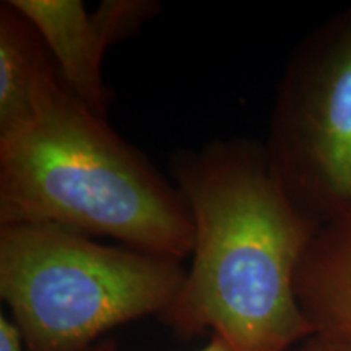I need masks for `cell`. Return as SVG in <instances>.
I'll use <instances>...</instances> for the list:
<instances>
[{"label":"cell","instance_id":"cell-1","mask_svg":"<svg viewBox=\"0 0 351 351\" xmlns=\"http://www.w3.org/2000/svg\"><path fill=\"white\" fill-rule=\"evenodd\" d=\"M169 169L195 238L181 291L158 319L186 339L218 333L232 351H293L313 337L295 276L319 226L276 181L263 143L213 140L176 152Z\"/></svg>","mask_w":351,"mask_h":351},{"label":"cell","instance_id":"cell-2","mask_svg":"<svg viewBox=\"0 0 351 351\" xmlns=\"http://www.w3.org/2000/svg\"><path fill=\"white\" fill-rule=\"evenodd\" d=\"M47 223L182 261L194 219L174 182L99 116L62 77L36 117L0 138V225Z\"/></svg>","mask_w":351,"mask_h":351},{"label":"cell","instance_id":"cell-3","mask_svg":"<svg viewBox=\"0 0 351 351\" xmlns=\"http://www.w3.org/2000/svg\"><path fill=\"white\" fill-rule=\"evenodd\" d=\"M186 275L181 261L56 225H0V296L29 351H85L112 328L158 317Z\"/></svg>","mask_w":351,"mask_h":351},{"label":"cell","instance_id":"cell-4","mask_svg":"<svg viewBox=\"0 0 351 351\" xmlns=\"http://www.w3.org/2000/svg\"><path fill=\"white\" fill-rule=\"evenodd\" d=\"M275 179L319 228L351 215V5L301 39L263 142Z\"/></svg>","mask_w":351,"mask_h":351},{"label":"cell","instance_id":"cell-5","mask_svg":"<svg viewBox=\"0 0 351 351\" xmlns=\"http://www.w3.org/2000/svg\"><path fill=\"white\" fill-rule=\"evenodd\" d=\"M46 43L60 77L85 106L106 117L111 90L103 80V59L121 43L106 12L88 13L80 0H10Z\"/></svg>","mask_w":351,"mask_h":351},{"label":"cell","instance_id":"cell-6","mask_svg":"<svg viewBox=\"0 0 351 351\" xmlns=\"http://www.w3.org/2000/svg\"><path fill=\"white\" fill-rule=\"evenodd\" d=\"M295 293L314 335L351 343V215L315 231L298 265Z\"/></svg>","mask_w":351,"mask_h":351},{"label":"cell","instance_id":"cell-7","mask_svg":"<svg viewBox=\"0 0 351 351\" xmlns=\"http://www.w3.org/2000/svg\"><path fill=\"white\" fill-rule=\"evenodd\" d=\"M59 69L32 21L10 0L0 3V138L32 124Z\"/></svg>","mask_w":351,"mask_h":351},{"label":"cell","instance_id":"cell-8","mask_svg":"<svg viewBox=\"0 0 351 351\" xmlns=\"http://www.w3.org/2000/svg\"><path fill=\"white\" fill-rule=\"evenodd\" d=\"M0 351H29L20 328L5 315H0Z\"/></svg>","mask_w":351,"mask_h":351},{"label":"cell","instance_id":"cell-9","mask_svg":"<svg viewBox=\"0 0 351 351\" xmlns=\"http://www.w3.org/2000/svg\"><path fill=\"white\" fill-rule=\"evenodd\" d=\"M293 351H351V343L322 335H313L298 345Z\"/></svg>","mask_w":351,"mask_h":351},{"label":"cell","instance_id":"cell-10","mask_svg":"<svg viewBox=\"0 0 351 351\" xmlns=\"http://www.w3.org/2000/svg\"><path fill=\"white\" fill-rule=\"evenodd\" d=\"M199 351H232V348L221 335H218V333H212L208 343Z\"/></svg>","mask_w":351,"mask_h":351},{"label":"cell","instance_id":"cell-11","mask_svg":"<svg viewBox=\"0 0 351 351\" xmlns=\"http://www.w3.org/2000/svg\"><path fill=\"white\" fill-rule=\"evenodd\" d=\"M116 350H117L116 341L111 339H104L98 341V343H95L93 346H90V348L85 351H116Z\"/></svg>","mask_w":351,"mask_h":351}]
</instances>
